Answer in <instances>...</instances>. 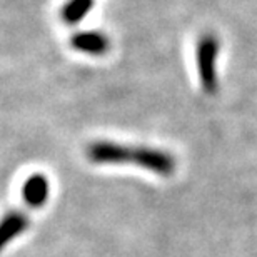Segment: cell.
<instances>
[{
	"label": "cell",
	"mask_w": 257,
	"mask_h": 257,
	"mask_svg": "<svg viewBox=\"0 0 257 257\" xmlns=\"http://www.w3.org/2000/svg\"><path fill=\"white\" fill-rule=\"evenodd\" d=\"M219 50H220V40L214 34H205L200 37L197 44V70H199L202 89L210 95L217 92V85H219L217 69H215Z\"/></svg>",
	"instance_id": "cell-1"
},
{
	"label": "cell",
	"mask_w": 257,
	"mask_h": 257,
	"mask_svg": "<svg viewBox=\"0 0 257 257\" xmlns=\"http://www.w3.org/2000/svg\"><path fill=\"white\" fill-rule=\"evenodd\" d=\"M137 147H127L115 142H94L87 147V157L94 164H136Z\"/></svg>",
	"instance_id": "cell-2"
},
{
	"label": "cell",
	"mask_w": 257,
	"mask_h": 257,
	"mask_svg": "<svg viewBox=\"0 0 257 257\" xmlns=\"http://www.w3.org/2000/svg\"><path fill=\"white\" fill-rule=\"evenodd\" d=\"M146 171H151L157 176L169 177L172 176L176 171V159L166 151L161 149H154V147H137V156H136V164Z\"/></svg>",
	"instance_id": "cell-3"
},
{
	"label": "cell",
	"mask_w": 257,
	"mask_h": 257,
	"mask_svg": "<svg viewBox=\"0 0 257 257\" xmlns=\"http://www.w3.org/2000/svg\"><path fill=\"white\" fill-rule=\"evenodd\" d=\"M70 45L74 47L77 52L89 54V55H104L109 52L110 42L107 39V35L102 32H79L72 35Z\"/></svg>",
	"instance_id": "cell-4"
},
{
	"label": "cell",
	"mask_w": 257,
	"mask_h": 257,
	"mask_svg": "<svg viewBox=\"0 0 257 257\" xmlns=\"http://www.w3.org/2000/svg\"><path fill=\"white\" fill-rule=\"evenodd\" d=\"M22 195H24L25 204H27L29 207H32V209L42 207L49 199L47 177L42 176V174H34V176H30L24 184Z\"/></svg>",
	"instance_id": "cell-5"
},
{
	"label": "cell",
	"mask_w": 257,
	"mask_h": 257,
	"mask_svg": "<svg viewBox=\"0 0 257 257\" xmlns=\"http://www.w3.org/2000/svg\"><path fill=\"white\" fill-rule=\"evenodd\" d=\"M27 227H29L27 215L19 212V210L9 212L0 220V250H2L5 245H9L14 240V237L20 235Z\"/></svg>",
	"instance_id": "cell-6"
},
{
	"label": "cell",
	"mask_w": 257,
	"mask_h": 257,
	"mask_svg": "<svg viewBox=\"0 0 257 257\" xmlns=\"http://www.w3.org/2000/svg\"><path fill=\"white\" fill-rule=\"evenodd\" d=\"M92 7H94V0H69L62 10L64 22L69 25L79 24L82 19L87 17Z\"/></svg>",
	"instance_id": "cell-7"
}]
</instances>
